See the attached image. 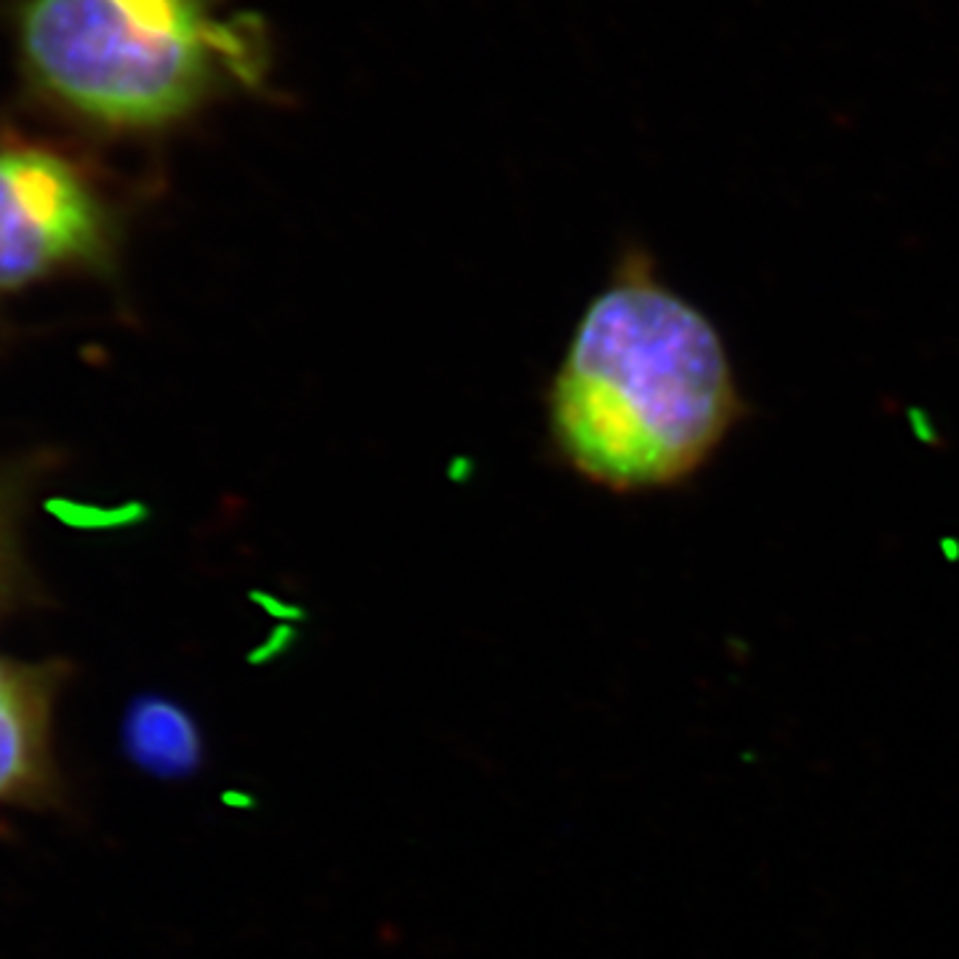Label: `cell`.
<instances>
[{
  "label": "cell",
  "mask_w": 959,
  "mask_h": 959,
  "mask_svg": "<svg viewBox=\"0 0 959 959\" xmlns=\"http://www.w3.org/2000/svg\"><path fill=\"white\" fill-rule=\"evenodd\" d=\"M744 416L712 320L658 280L648 256H624L581 315L549 389V432L565 464L613 493L674 488Z\"/></svg>",
  "instance_id": "1"
},
{
  "label": "cell",
  "mask_w": 959,
  "mask_h": 959,
  "mask_svg": "<svg viewBox=\"0 0 959 959\" xmlns=\"http://www.w3.org/2000/svg\"><path fill=\"white\" fill-rule=\"evenodd\" d=\"M19 43L48 96L115 128L171 123L259 67L251 40L203 0H27Z\"/></svg>",
  "instance_id": "2"
},
{
  "label": "cell",
  "mask_w": 959,
  "mask_h": 959,
  "mask_svg": "<svg viewBox=\"0 0 959 959\" xmlns=\"http://www.w3.org/2000/svg\"><path fill=\"white\" fill-rule=\"evenodd\" d=\"M107 248V208L70 160L0 144V294L102 262Z\"/></svg>",
  "instance_id": "3"
},
{
  "label": "cell",
  "mask_w": 959,
  "mask_h": 959,
  "mask_svg": "<svg viewBox=\"0 0 959 959\" xmlns=\"http://www.w3.org/2000/svg\"><path fill=\"white\" fill-rule=\"evenodd\" d=\"M54 682L0 658V802L40 805L56 797L51 757Z\"/></svg>",
  "instance_id": "4"
},
{
  "label": "cell",
  "mask_w": 959,
  "mask_h": 959,
  "mask_svg": "<svg viewBox=\"0 0 959 959\" xmlns=\"http://www.w3.org/2000/svg\"><path fill=\"white\" fill-rule=\"evenodd\" d=\"M126 744L139 765L163 776L190 773L198 768L203 752L190 714L163 698L139 701L128 712Z\"/></svg>",
  "instance_id": "5"
}]
</instances>
